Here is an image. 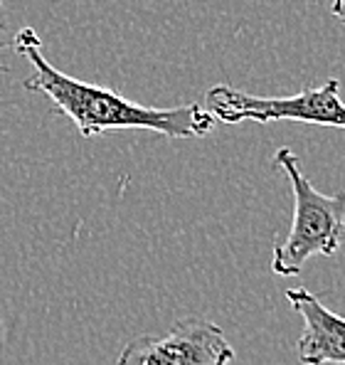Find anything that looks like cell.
Masks as SVG:
<instances>
[{
  "instance_id": "6da1fadb",
  "label": "cell",
  "mask_w": 345,
  "mask_h": 365,
  "mask_svg": "<svg viewBox=\"0 0 345 365\" xmlns=\"http://www.w3.org/2000/svg\"><path fill=\"white\" fill-rule=\"evenodd\" d=\"M13 47L18 55L32 64V77L25 79V89L40 91L79 128L84 138H94L116 128H141L172 138H200L215 128V119L200 104L150 109L138 101L123 99L121 94L96 84L74 79L59 72L45 60L40 37L32 28H23L15 35Z\"/></svg>"
},
{
  "instance_id": "7a4b0ae2",
  "label": "cell",
  "mask_w": 345,
  "mask_h": 365,
  "mask_svg": "<svg viewBox=\"0 0 345 365\" xmlns=\"http://www.w3.org/2000/svg\"><path fill=\"white\" fill-rule=\"evenodd\" d=\"M274 163L287 173L294 190V220L287 237L274 245L272 269L279 277H296L311 257L336 255L345 227V192L316 190L289 148H279Z\"/></svg>"
},
{
  "instance_id": "3957f363",
  "label": "cell",
  "mask_w": 345,
  "mask_h": 365,
  "mask_svg": "<svg viewBox=\"0 0 345 365\" xmlns=\"http://www.w3.org/2000/svg\"><path fill=\"white\" fill-rule=\"evenodd\" d=\"M338 79H328L323 87L304 89L294 96H254L227 84L207 89V114L222 123H274L296 121L314 126L345 128V104L338 94Z\"/></svg>"
},
{
  "instance_id": "277c9868",
  "label": "cell",
  "mask_w": 345,
  "mask_h": 365,
  "mask_svg": "<svg viewBox=\"0 0 345 365\" xmlns=\"http://www.w3.org/2000/svg\"><path fill=\"white\" fill-rule=\"evenodd\" d=\"M235 348L225 331L205 319H182L165 336H138L126 343L116 365H230Z\"/></svg>"
},
{
  "instance_id": "5b68a950",
  "label": "cell",
  "mask_w": 345,
  "mask_h": 365,
  "mask_svg": "<svg viewBox=\"0 0 345 365\" xmlns=\"http://www.w3.org/2000/svg\"><path fill=\"white\" fill-rule=\"evenodd\" d=\"M287 299L291 309L301 316L304 331L299 338L301 365H345V319L331 311L309 289H289Z\"/></svg>"
},
{
  "instance_id": "8992f818",
  "label": "cell",
  "mask_w": 345,
  "mask_h": 365,
  "mask_svg": "<svg viewBox=\"0 0 345 365\" xmlns=\"http://www.w3.org/2000/svg\"><path fill=\"white\" fill-rule=\"evenodd\" d=\"M331 13L345 25V0H333V3H331Z\"/></svg>"
},
{
  "instance_id": "52a82bcc",
  "label": "cell",
  "mask_w": 345,
  "mask_h": 365,
  "mask_svg": "<svg viewBox=\"0 0 345 365\" xmlns=\"http://www.w3.org/2000/svg\"><path fill=\"white\" fill-rule=\"evenodd\" d=\"M0 72H3V67H0Z\"/></svg>"
}]
</instances>
